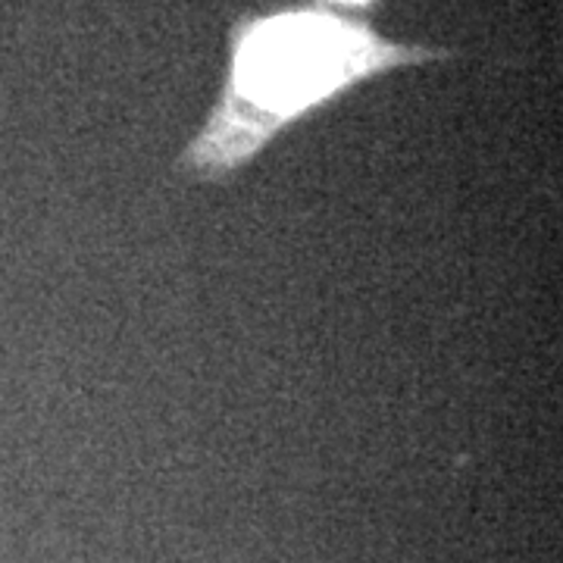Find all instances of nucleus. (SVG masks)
Wrapping results in <instances>:
<instances>
[{
	"label": "nucleus",
	"instance_id": "nucleus-1",
	"mask_svg": "<svg viewBox=\"0 0 563 563\" xmlns=\"http://www.w3.org/2000/svg\"><path fill=\"white\" fill-rule=\"evenodd\" d=\"M225 47L220 95L176 163L191 181L239 176L288 129L366 81L457 57L451 47L385 38L369 20L320 3L247 10L229 25Z\"/></svg>",
	"mask_w": 563,
	"mask_h": 563
},
{
	"label": "nucleus",
	"instance_id": "nucleus-2",
	"mask_svg": "<svg viewBox=\"0 0 563 563\" xmlns=\"http://www.w3.org/2000/svg\"><path fill=\"white\" fill-rule=\"evenodd\" d=\"M320 7H329V10H339V13H351V16H357V13H373L383 0H317Z\"/></svg>",
	"mask_w": 563,
	"mask_h": 563
}]
</instances>
